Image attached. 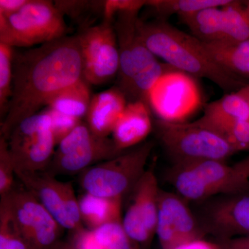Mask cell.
Returning a JSON list of instances; mask_svg holds the SVG:
<instances>
[{
  "label": "cell",
  "instance_id": "f1b7e54d",
  "mask_svg": "<svg viewBox=\"0 0 249 249\" xmlns=\"http://www.w3.org/2000/svg\"><path fill=\"white\" fill-rule=\"evenodd\" d=\"M216 132L224 137L236 152L249 150V120L233 121Z\"/></svg>",
  "mask_w": 249,
  "mask_h": 249
},
{
  "label": "cell",
  "instance_id": "74e56055",
  "mask_svg": "<svg viewBox=\"0 0 249 249\" xmlns=\"http://www.w3.org/2000/svg\"><path fill=\"white\" fill-rule=\"evenodd\" d=\"M239 93L242 94L249 101V84L242 88V89L239 90Z\"/></svg>",
  "mask_w": 249,
  "mask_h": 249
},
{
  "label": "cell",
  "instance_id": "484cf974",
  "mask_svg": "<svg viewBox=\"0 0 249 249\" xmlns=\"http://www.w3.org/2000/svg\"><path fill=\"white\" fill-rule=\"evenodd\" d=\"M92 231L103 249H139L126 233L122 221L109 223Z\"/></svg>",
  "mask_w": 249,
  "mask_h": 249
},
{
  "label": "cell",
  "instance_id": "7a4b0ae2",
  "mask_svg": "<svg viewBox=\"0 0 249 249\" xmlns=\"http://www.w3.org/2000/svg\"><path fill=\"white\" fill-rule=\"evenodd\" d=\"M137 29L144 43L157 58L194 78L209 79L229 93L235 92L249 81L232 76L212 58L204 42L163 19L143 22Z\"/></svg>",
  "mask_w": 249,
  "mask_h": 249
},
{
  "label": "cell",
  "instance_id": "ab89813d",
  "mask_svg": "<svg viewBox=\"0 0 249 249\" xmlns=\"http://www.w3.org/2000/svg\"><path fill=\"white\" fill-rule=\"evenodd\" d=\"M245 160H246V163H247V166H248V168L249 170V158L246 159Z\"/></svg>",
  "mask_w": 249,
  "mask_h": 249
},
{
  "label": "cell",
  "instance_id": "30bf717a",
  "mask_svg": "<svg viewBox=\"0 0 249 249\" xmlns=\"http://www.w3.org/2000/svg\"><path fill=\"white\" fill-rule=\"evenodd\" d=\"M16 175L24 188L43 205L64 230L73 235L85 229L71 182L59 181L47 171H16Z\"/></svg>",
  "mask_w": 249,
  "mask_h": 249
},
{
  "label": "cell",
  "instance_id": "4fadbf2b",
  "mask_svg": "<svg viewBox=\"0 0 249 249\" xmlns=\"http://www.w3.org/2000/svg\"><path fill=\"white\" fill-rule=\"evenodd\" d=\"M132 192V202L123 218V226L134 244L147 247L156 235L160 193L153 170L144 173Z\"/></svg>",
  "mask_w": 249,
  "mask_h": 249
},
{
  "label": "cell",
  "instance_id": "4dcf8cb0",
  "mask_svg": "<svg viewBox=\"0 0 249 249\" xmlns=\"http://www.w3.org/2000/svg\"><path fill=\"white\" fill-rule=\"evenodd\" d=\"M53 2L62 16L67 15L73 20L80 21V18L89 11L103 16L105 1H55Z\"/></svg>",
  "mask_w": 249,
  "mask_h": 249
},
{
  "label": "cell",
  "instance_id": "2e32d148",
  "mask_svg": "<svg viewBox=\"0 0 249 249\" xmlns=\"http://www.w3.org/2000/svg\"><path fill=\"white\" fill-rule=\"evenodd\" d=\"M7 142L16 171L29 173H41L48 169L57 146L52 129Z\"/></svg>",
  "mask_w": 249,
  "mask_h": 249
},
{
  "label": "cell",
  "instance_id": "9a60e30c",
  "mask_svg": "<svg viewBox=\"0 0 249 249\" xmlns=\"http://www.w3.org/2000/svg\"><path fill=\"white\" fill-rule=\"evenodd\" d=\"M225 196V199L216 203L209 211V231L224 242L249 236V187Z\"/></svg>",
  "mask_w": 249,
  "mask_h": 249
},
{
  "label": "cell",
  "instance_id": "d4e9b609",
  "mask_svg": "<svg viewBox=\"0 0 249 249\" xmlns=\"http://www.w3.org/2000/svg\"><path fill=\"white\" fill-rule=\"evenodd\" d=\"M224 13V40L231 42L249 40V17L242 1H232L222 7Z\"/></svg>",
  "mask_w": 249,
  "mask_h": 249
},
{
  "label": "cell",
  "instance_id": "e0dca14e",
  "mask_svg": "<svg viewBox=\"0 0 249 249\" xmlns=\"http://www.w3.org/2000/svg\"><path fill=\"white\" fill-rule=\"evenodd\" d=\"M151 113L144 103H127L111 133V139L119 151L137 146L147 138L152 129Z\"/></svg>",
  "mask_w": 249,
  "mask_h": 249
},
{
  "label": "cell",
  "instance_id": "f546056e",
  "mask_svg": "<svg viewBox=\"0 0 249 249\" xmlns=\"http://www.w3.org/2000/svg\"><path fill=\"white\" fill-rule=\"evenodd\" d=\"M0 249H28L2 206H0Z\"/></svg>",
  "mask_w": 249,
  "mask_h": 249
},
{
  "label": "cell",
  "instance_id": "5b68a950",
  "mask_svg": "<svg viewBox=\"0 0 249 249\" xmlns=\"http://www.w3.org/2000/svg\"><path fill=\"white\" fill-rule=\"evenodd\" d=\"M64 16L54 2L29 0L22 9L0 16V43L14 47L44 45L65 37Z\"/></svg>",
  "mask_w": 249,
  "mask_h": 249
},
{
  "label": "cell",
  "instance_id": "8992f818",
  "mask_svg": "<svg viewBox=\"0 0 249 249\" xmlns=\"http://www.w3.org/2000/svg\"><path fill=\"white\" fill-rule=\"evenodd\" d=\"M157 136L175 164L216 160L225 161L236 153L220 134L193 123H169L157 120Z\"/></svg>",
  "mask_w": 249,
  "mask_h": 249
},
{
  "label": "cell",
  "instance_id": "5bb4252c",
  "mask_svg": "<svg viewBox=\"0 0 249 249\" xmlns=\"http://www.w3.org/2000/svg\"><path fill=\"white\" fill-rule=\"evenodd\" d=\"M156 235L163 249H175L201 238L194 216L178 195L160 190Z\"/></svg>",
  "mask_w": 249,
  "mask_h": 249
},
{
  "label": "cell",
  "instance_id": "cb8c5ba5",
  "mask_svg": "<svg viewBox=\"0 0 249 249\" xmlns=\"http://www.w3.org/2000/svg\"><path fill=\"white\" fill-rule=\"evenodd\" d=\"M232 0H150L145 6L155 10L161 17L178 14V16L194 14L201 10L222 7Z\"/></svg>",
  "mask_w": 249,
  "mask_h": 249
},
{
  "label": "cell",
  "instance_id": "7402d4cb",
  "mask_svg": "<svg viewBox=\"0 0 249 249\" xmlns=\"http://www.w3.org/2000/svg\"><path fill=\"white\" fill-rule=\"evenodd\" d=\"M178 17L189 28L192 36L199 40L212 42L224 40V19L222 7L209 8Z\"/></svg>",
  "mask_w": 249,
  "mask_h": 249
},
{
  "label": "cell",
  "instance_id": "8d00e7d4",
  "mask_svg": "<svg viewBox=\"0 0 249 249\" xmlns=\"http://www.w3.org/2000/svg\"><path fill=\"white\" fill-rule=\"evenodd\" d=\"M51 249H76L72 239L67 241L60 240Z\"/></svg>",
  "mask_w": 249,
  "mask_h": 249
},
{
  "label": "cell",
  "instance_id": "d590c367",
  "mask_svg": "<svg viewBox=\"0 0 249 249\" xmlns=\"http://www.w3.org/2000/svg\"><path fill=\"white\" fill-rule=\"evenodd\" d=\"M223 245L227 249H249V236L225 241Z\"/></svg>",
  "mask_w": 249,
  "mask_h": 249
},
{
  "label": "cell",
  "instance_id": "7c38bea8",
  "mask_svg": "<svg viewBox=\"0 0 249 249\" xmlns=\"http://www.w3.org/2000/svg\"><path fill=\"white\" fill-rule=\"evenodd\" d=\"M83 59V78L88 84H105L117 76L119 51L114 24L103 21L77 36Z\"/></svg>",
  "mask_w": 249,
  "mask_h": 249
},
{
  "label": "cell",
  "instance_id": "8fae6325",
  "mask_svg": "<svg viewBox=\"0 0 249 249\" xmlns=\"http://www.w3.org/2000/svg\"><path fill=\"white\" fill-rule=\"evenodd\" d=\"M201 101V91L194 77L173 68L152 88L148 106L158 120L184 123L196 112Z\"/></svg>",
  "mask_w": 249,
  "mask_h": 249
},
{
  "label": "cell",
  "instance_id": "ac0fdd59",
  "mask_svg": "<svg viewBox=\"0 0 249 249\" xmlns=\"http://www.w3.org/2000/svg\"><path fill=\"white\" fill-rule=\"evenodd\" d=\"M127 103L116 87L95 94L85 116L86 124L96 135L109 137Z\"/></svg>",
  "mask_w": 249,
  "mask_h": 249
},
{
  "label": "cell",
  "instance_id": "3957f363",
  "mask_svg": "<svg viewBox=\"0 0 249 249\" xmlns=\"http://www.w3.org/2000/svg\"><path fill=\"white\" fill-rule=\"evenodd\" d=\"M138 14L121 13L114 19L119 51L116 88L127 103L142 102L148 106L152 88L173 67L159 62L144 43L137 29Z\"/></svg>",
  "mask_w": 249,
  "mask_h": 249
},
{
  "label": "cell",
  "instance_id": "f35d334b",
  "mask_svg": "<svg viewBox=\"0 0 249 249\" xmlns=\"http://www.w3.org/2000/svg\"><path fill=\"white\" fill-rule=\"evenodd\" d=\"M245 10L246 14H247V16L249 17V1H247V4H246V6H245Z\"/></svg>",
  "mask_w": 249,
  "mask_h": 249
},
{
  "label": "cell",
  "instance_id": "6da1fadb",
  "mask_svg": "<svg viewBox=\"0 0 249 249\" xmlns=\"http://www.w3.org/2000/svg\"><path fill=\"white\" fill-rule=\"evenodd\" d=\"M83 79V59L76 36H65L14 53L12 96L1 121L7 139L18 124L39 112L50 98Z\"/></svg>",
  "mask_w": 249,
  "mask_h": 249
},
{
  "label": "cell",
  "instance_id": "e575fe53",
  "mask_svg": "<svg viewBox=\"0 0 249 249\" xmlns=\"http://www.w3.org/2000/svg\"><path fill=\"white\" fill-rule=\"evenodd\" d=\"M175 249H227L224 245L214 243L203 240V239H196V240L189 241L183 245L178 246Z\"/></svg>",
  "mask_w": 249,
  "mask_h": 249
},
{
  "label": "cell",
  "instance_id": "ffe728a7",
  "mask_svg": "<svg viewBox=\"0 0 249 249\" xmlns=\"http://www.w3.org/2000/svg\"><path fill=\"white\" fill-rule=\"evenodd\" d=\"M204 44L211 56L224 71L249 81V40H222Z\"/></svg>",
  "mask_w": 249,
  "mask_h": 249
},
{
  "label": "cell",
  "instance_id": "9c48e42d",
  "mask_svg": "<svg viewBox=\"0 0 249 249\" xmlns=\"http://www.w3.org/2000/svg\"><path fill=\"white\" fill-rule=\"evenodd\" d=\"M121 152L112 139L101 137L91 132L81 121L71 133L62 139L46 171L56 175H74L101 162L111 160Z\"/></svg>",
  "mask_w": 249,
  "mask_h": 249
},
{
  "label": "cell",
  "instance_id": "603a6c76",
  "mask_svg": "<svg viewBox=\"0 0 249 249\" xmlns=\"http://www.w3.org/2000/svg\"><path fill=\"white\" fill-rule=\"evenodd\" d=\"M91 100L88 83L83 78L50 98L47 107L62 114L82 119L86 116Z\"/></svg>",
  "mask_w": 249,
  "mask_h": 249
},
{
  "label": "cell",
  "instance_id": "d6a6232c",
  "mask_svg": "<svg viewBox=\"0 0 249 249\" xmlns=\"http://www.w3.org/2000/svg\"><path fill=\"white\" fill-rule=\"evenodd\" d=\"M146 1L141 0H107L105 1L103 19L112 23L116 15L121 13L139 12L145 6Z\"/></svg>",
  "mask_w": 249,
  "mask_h": 249
},
{
  "label": "cell",
  "instance_id": "836d02e7",
  "mask_svg": "<svg viewBox=\"0 0 249 249\" xmlns=\"http://www.w3.org/2000/svg\"><path fill=\"white\" fill-rule=\"evenodd\" d=\"M29 0H0V16H9L22 9Z\"/></svg>",
  "mask_w": 249,
  "mask_h": 249
},
{
  "label": "cell",
  "instance_id": "ba28073f",
  "mask_svg": "<svg viewBox=\"0 0 249 249\" xmlns=\"http://www.w3.org/2000/svg\"><path fill=\"white\" fill-rule=\"evenodd\" d=\"M0 199L28 249H51L60 240L64 229L27 189L15 188Z\"/></svg>",
  "mask_w": 249,
  "mask_h": 249
},
{
  "label": "cell",
  "instance_id": "83f0119b",
  "mask_svg": "<svg viewBox=\"0 0 249 249\" xmlns=\"http://www.w3.org/2000/svg\"><path fill=\"white\" fill-rule=\"evenodd\" d=\"M16 167L7 140L0 137V197L7 196L15 188Z\"/></svg>",
  "mask_w": 249,
  "mask_h": 249
},
{
  "label": "cell",
  "instance_id": "1f68e13d",
  "mask_svg": "<svg viewBox=\"0 0 249 249\" xmlns=\"http://www.w3.org/2000/svg\"><path fill=\"white\" fill-rule=\"evenodd\" d=\"M47 109L52 117V130L56 145H58L59 142L71 133L82 120L73 116L62 114L50 108L47 107Z\"/></svg>",
  "mask_w": 249,
  "mask_h": 249
},
{
  "label": "cell",
  "instance_id": "52a82bcc",
  "mask_svg": "<svg viewBox=\"0 0 249 249\" xmlns=\"http://www.w3.org/2000/svg\"><path fill=\"white\" fill-rule=\"evenodd\" d=\"M153 144L146 142L126 150L111 160L90 167L80 174L85 193L107 198H123L132 191L146 171Z\"/></svg>",
  "mask_w": 249,
  "mask_h": 249
},
{
  "label": "cell",
  "instance_id": "277c9868",
  "mask_svg": "<svg viewBox=\"0 0 249 249\" xmlns=\"http://www.w3.org/2000/svg\"><path fill=\"white\" fill-rule=\"evenodd\" d=\"M169 180L177 194L184 200L201 201L247 189L249 170L245 160L234 165L223 160H199L175 164Z\"/></svg>",
  "mask_w": 249,
  "mask_h": 249
},
{
  "label": "cell",
  "instance_id": "d6986e66",
  "mask_svg": "<svg viewBox=\"0 0 249 249\" xmlns=\"http://www.w3.org/2000/svg\"><path fill=\"white\" fill-rule=\"evenodd\" d=\"M240 120H249V103L235 91L209 103L205 108L204 115L196 121L216 132L225 124Z\"/></svg>",
  "mask_w": 249,
  "mask_h": 249
},
{
  "label": "cell",
  "instance_id": "4316f807",
  "mask_svg": "<svg viewBox=\"0 0 249 249\" xmlns=\"http://www.w3.org/2000/svg\"><path fill=\"white\" fill-rule=\"evenodd\" d=\"M14 53L12 47L0 43V114L3 119L12 96Z\"/></svg>",
  "mask_w": 249,
  "mask_h": 249
},
{
  "label": "cell",
  "instance_id": "44dd1931",
  "mask_svg": "<svg viewBox=\"0 0 249 249\" xmlns=\"http://www.w3.org/2000/svg\"><path fill=\"white\" fill-rule=\"evenodd\" d=\"M78 204L82 222L89 230L122 221V198L101 197L85 193L78 198Z\"/></svg>",
  "mask_w": 249,
  "mask_h": 249
}]
</instances>
